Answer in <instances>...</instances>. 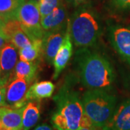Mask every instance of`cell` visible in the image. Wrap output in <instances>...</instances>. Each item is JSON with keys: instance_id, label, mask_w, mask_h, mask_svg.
I'll list each match as a JSON object with an SVG mask.
<instances>
[{"instance_id": "1", "label": "cell", "mask_w": 130, "mask_h": 130, "mask_svg": "<svg viewBox=\"0 0 130 130\" xmlns=\"http://www.w3.org/2000/svg\"><path fill=\"white\" fill-rule=\"evenodd\" d=\"M74 62L83 86L89 90L101 89L111 91L115 73L106 56L90 48H79L76 52Z\"/></svg>"}, {"instance_id": "2", "label": "cell", "mask_w": 130, "mask_h": 130, "mask_svg": "<svg viewBox=\"0 0 130 130\" xmlns=\"http://www.w3.org/2000/svg\"><path fill=\"white\" fill-rule=\"evenodd\" d=\"M54 99L56 108L51 123L56 130H79L93 126L85 113L82 98L70 85H64Z\"/></svg>"}, {"instance_id": "3", "label": "cell", "mask_w": 130, "mask_h": 130, "mask_svg": "<svg viewBox=\"0 0 130 130\" xmlns=\"http://www.w3.org/2000/svg\"><path fill=\"white\" fill-rule=\"evenodd\" d=\"M72 41L79 48H90L98 41L102 25L97 14L88 7H80L67 20Z\"/></svg>"}, {"instance_id": "4", "label": "cell", "mask_w": 130, "mask_h": 130, "mask_svg": "<svg viewBox=\"0 0 130 130\" xmlns=\"http://www.w3.org/2000/svg\"><path fill=\"white\" fill-rule=\"evenodd\" d=\"M85 113L95 128L101 130L116 110V97L109 90H88L83 95Z\"/></svg>"}, {"instance_id": "5", "label": "cell", "mask_w": 130, "mask_h": 130, "mask_svg": "<svg viewBox=\"0 0 130 130\" xmlns=\"http://www.w3.org/2000/svg\"><path fill=\"white\" fill-rule=\"evenodd\" d=\"M15 19L31 41L43 39L45 32L41 26V15L38 3L32 0H23L15 13Z\"/></svg>"}, {"instance_id": "6", "label": "cell", "mask_w": 130, "mask_h": 130, "mask_svg": "<svg viewBox=\"0 0 130 130\" xmlns=\"http://www.w3.org/2000/svg\"><path fill=\"white\" fill-rule=\"evenodd\" d=\"M30 83L25 79L14 77L9 79L6 87L5 101L7 106L12 108H21L27 103L25 96Z\"/></svg>"}, {"instance_id": "7", "label": "cell", "mask_w": 130, "mask_h": 130, "mask_svg": "<svg viewBox=\"0 0 130 130\" xmlns=\"http://www.w3.org/2000/svg\"><path fill=\"white\" fill-rule=\"evenodd\" d=\"M110 42L119 54L130 63V28L112 26L108 29Z\"/></svg>"}, {"instance_id": "8", "label": "cell", "mask_w": 130, "mask_h": 130, "mask_svg": "<svg viewBox=\"0 0 130 130\" xmlns=\"http://www.w3.org/2000/svg\"><path fill=\"white\" fill-rule=\"evenodd\" d=\"M101 130H130V98L116 108L111 119Z\"/></svg>"}, {"instance_id": "9", "label": "cell", "mask_w": 130, "mask_h": 130, "mask_svg": "<svg viewBox=\"0 0 130 130\" xmlns=\"http://www.w3.org/2000/svg\"><path fill=\"white\" fill-rule=\"evenodd\" d=\"M66 30L67 28L61 30L46 32L44 34L43 38L42 54L49 64H53L54 62L56 54L63 43Z\"/></svg>"}, {"instance_id": "10", "label": "cell", "mask_w": 130, "mask_h": 130, "mask_svg": "<svg viewBox=\"0 0 130 130\" xmlns=\"http://www.w3.org/2000/svg\"><path fill=\"white\" fill-rule=\"evenodd\" d=\"M72 41L70 36L69 28L67 24V30L64 41L53 62V65L54 67V73L53 75L54 79H56L63 70L67 66L70 58L72 55Z\"/></svg>"}, {"instance_id": "11", "label": "cell", "mask_w": 130, "mask_h": 130, "mask_svg": "<svg viewBox=\"0 0 130 130\" xmlns=\"http://www.w3.org/2000/svg\"><path fill=\"white\" fill-rule=\"evenodd\" d=\"M67 12L64 3L54 9L50 14L41 18V26L45 33L55 32L66 29L67 20Z\"/></svg>"}, {"instance_id": "12", "label": "cell", "mask_w": 130, "mask_h": 130, "mask_svg": "<svg viewBox=\"0 0 130 130\" xmlns=\"http://www.w3.org/2000/svg\"><path fill=\"white\" fill-rule=\"evenodd\" d=\"M24 107H0V130H22Z\"/></svg>"}, {"instance_id": "13", "label": "cell", "mask_w": 130, "mask_h": 130, "mask_svg": "<svg viewBox=\"0 0 130 130\" xmlns=\"http://www.w3.org/2000/svg\"><path fill=\"white\" fill-rule=\"evenodd\" d=\"M18 48L11 43L6 44L0 50L1 74L10 77L18 61Z\"/></svg>"}, {"instance_id": "14", "label": "cell", "mask_w": 130, "mask_h": 130, "mask_svg": "<svg viewBox=\"0 0 130 130\" xmlns=\"http://www.w3.org/2000/svg\"><path fill=\"white\" fill-rule=\"evenodd\" d=\"M55 90V85L51 81H41L35 83L28 88L26 94V100L40 101L43 98H50Z\"/></svg>"}, {"instance_id": "15", "label": "cell", "mask_w": 130, "mask_h": 130, "mask_svg": "<svg viewBox=\"0 0 130 130\" xmlns=\"http://www.w3.org/2000/svg\"><path fill=\"white\" fill-rule=\"evenodd\" d=\"M40 101L32 100L24 107L22 130H30L38 123L40 118Z\"/></svg>"}, {"instance_id": "16", "label": "cell", "mask_w": 130, "mask_h": 130, "mask_svg": "<svg viewBox=\"0 0 130 130\" xmlns=\"http://www.w3.org/2000/svg\"><path fill=\"white\" fill-rule=\"evenodd\" d=\"M38 72V64L33 61L20 60L14 70L15 77L25 79L30 84L36 78Z\"/></svg>"}, {"instance_id": "17", "label": "cell", "mask_w": 130, "mask_h": 130, "mask_svg": "<svg viewBox=\"0 0 130 130\" xmlns=\"http://www.w3.org/2000/svg\"><path fill=\"white\" fill-rule=\"evenodd\" d=\"M42 49L43 39L32 41V43L30 45L18 51L20 59L26 61H34L42 54Z\"/></svg>"}, {"instance_id": "18", "label": "cell", "mask_w": 130, "mask_h": 130, "mask_svg": "<svg viewBox=\"0 0 130 130\" xmlns=\"http://www.w3.org/2000/svg\"><path fill=\"white\" fill-rule=\"evenodd\" d=\"M23 0H0V15L7 20L15 19V13Z\"/></svg>"}, {"instance_id": "19", "label": "cell", "mask_w": 130, "mask_h": 130, "mask_svg": "<svg viewBox=\"0 0 130 130\" xmlns=\"http://www.w3.org/2000/svg\"><path fill=\"white\" fill-rule=\"evenodd\" d=\"M10 43L13 44L18 50L23 48L24 47L30 45L32 41L27 36V34L24 32L23 29H20L10 38Z\"/></svg>"}, {"instance_id": "20", "label": "cell", "mask_w": 130, "mask_h": 130, "mask_svg": "<svg viewBox=\"0 0 130 130\" xmlns=\"http://www.w3.org/2000/svg\"><path fill=\"white\" fill-rule=\"evenodd\" d=\"M62 4V0H41L38 3L41 18L47 14H50Z\"/></svg>"}, {"instance_id": "21", "label": "cell", "mask_w": 130, "mask_h": 130, "mask_svg": "<svg viewBox=\"0 0 130 130\" xmlns=\"http://www.w3.org/2000/svg\"><path fill=\"white\" fill-rule=\"evenodd\" d=\"M21 23L17 19H9L5 23L2 32L10 38L16 31L21 29Z\"/></svg>"}, {"instance_id": "22", "label": "cell", "mask_w": 130, "mask_h": 130, "mask_svg": "<svg viewBox=\"0 0 130 130\" xmlns=\"http://www.w3.org/2000/svg\"><path fill=\"white\" fill-rule=\"evenodd\" d=\"M9 79V77L5 76L0 73V107L7 106V103L5 101V94L6 87Z\"/></svg>"}, {"instance_id": "23", "label": "cell", "mask_w": 130, "mask_h": 130, "mask_svg": "<svg viewBox=\"0 0 130 130\" xmlns=\"http://www.w3.org/2000/svg\"><path fill=\"white\" fill-rule=\"evenodd\" d=\"M114 7L119 9H130V0H113Z\"/></svg>"}, {"instance_id": "24", "label": "cell", "mask_w": 130, "mask_h": 130, "mask_svg": "<svg viewBox=\"0 0 130 130\" xmlns=\"http://www.w3.org/2000/svg\"><path fill=\"white\" fill-rule=\"evenodd\" d=\"M9 43H10V38L3 32H0V50Z\"/></svg>"}, {"instance_id": "25", "label": "cell", "mask_w": 130, "mask_h": 130, "mask_svg": "<svg viewBox=\"0 0 130 130\" xmlns=\"http://www.w3.org/2000/svg\"><path fill=\"white\" fill-rule=\"evenodd\" d=\"M34 130H53L52 128L49 125H47V124H41V125H38L36 126Z\"/></svg>"}, {"instance_id": "26", "label": "cell", "mask_w": 130, "mask_h": 130, "mask_svg": "<svg viewBox=\"0 0 130 130\" xmlns=\"http://www.w3.org/2000/svg\"><path fill=\"white\" fill-rule=\"evenodd\" d=\"M7 20V19L6 18L0 15V32H2L3 28H4V26H5Z\"/></svg>"}, {"instance_id": "27", "label": "cell", "mask_w": 130, "mask_h": 130, "mask_svg": "<svg viewBox=\"0 0 130 130\" xmlns=\"http://www.w3.org/2000/svg\"><path fill=\"white\" fill-rule=\"evenodd\" d=\"M68 1H69V2L72 3V5L77 6V5H81V4H83L84 2H87L88 0H68Z\"/></svg>"}, {"instance_id": "28", "label": "cell", "mask_w": 130, "mask_h": 130, "mask_svg": "<svg viewBox=\"0 0 130 130\" xmlns=\"http://www.w3.org/2000/svg\"><path fill=\"white\" fill-rule=\"evenodd\" d=\"M79 130H100L95 128V126H84V127H82L81 129H79Z\"/></svg>"}, {"instance_id": "29", "label": "cell", "mask_w": 130, "mask_h": 130, "mask_svg": "<svg viewBox=\"0 0 130 130\" xmlns=\"http://www.w3.org/2000/svg\"><path fill=\"white\" fill-rule=\"evenodd\" d=\"M32 1H34V2H37V3H39L41 0H32Z\"/></svg>"}, {"instance_id": "30", "label": "cell", "mask_w": 130, "mask_h": 130, "mask_svg": "<svg viewBox=\"0 0 130 130\" xmlns=\"http://www.w3.org/2000/svg\"><path fill=\"white\" fill-rule=\"evenodd\" d=\"M0 72H1V70H0Z\"/></svg>"}]
</instances>
